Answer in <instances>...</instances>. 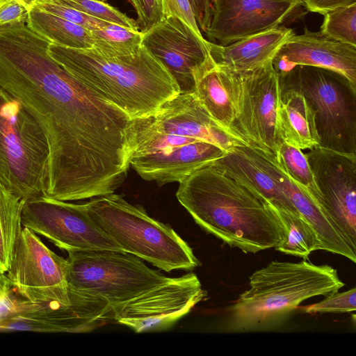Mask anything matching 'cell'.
<instances>
[{
  "label": "cell",
  "mask_w": 356,
  "mask_h": 356,
  "mask_svg": "<svg viewBox=\"0 0 356 356\" xmlns=\"http://www.w3.org/2000/svg\"><path fill=\"white\" fill-rule=\"evenodd\" d=\"M277 73L296 65H309L337 72L356 89V47L326 38L320 32L305 29L293 33L282 45L272 60Z\"/></svg>",
  "instance_id": "obj_18"
},
{
  "label": "cell",
  "mask_w": 356,
  "mask_h": 356,
  "mask_svg": "<svg viewBox=\"0 0 356 356\" xmlns=\"http://www.w3.org/2000/svg\"><path fill=\"white\" fill-rule=\"evenodd\" d=\"M301 6L302 0H215L205 33L209 42L227 45L282 26Z\"/></svg>",
  "instance_id": "obj_16"
},
{
  "label": "cell",
  "mask_w": 356,
  "mask_h": 356,
  "mask_svg": "<svg viewBox=\"0 0 356 356\" xmlns=\"http://www.w3.org/2000/svg\"><path fill=\"white\" fill-rule=\"evenodd\" d=\"M26 24L56 45L79 49L93 47L90 31L35 7L29 10Z\"/></svg>",
  "instance_id": "obj_25"
},
{
  "label": "cell",
  "mask_w": 356,
  "mask_h": 356,
  "mask_svg": "<svg viewBox=\"0 0 356 356\" xmlns=\"http://www.w3.org/2000/svg\"><path fill=\"white\" fill-rule=\"evenodd\" d=\"M248 147L260 167L313 227L321 242V250L339 254L355 263L356 250L350 245L314 200L286 174L275 155L260 148Z\"/></svg>",
  "instance_id": "obj_20"
},
{
  "label": "cell",
  "mask_w": 356,
  "mask_h": 356,
  "mask_svg": "<svg viewBox=\"0 0 356 356\" xmlns=\"http://www.w3.org/2000/svg\"><path fill=\"white\" fill-rule=\"evenodd\" d=\"M344 284L337 269L327 264L272 261L250 276L249 288L229 308V328L273 330L305 300L337 293Z\"/></svg>",
  "instance_id": "obj_4"
},
{
  "label": "cell",
  "mask_w": 356,
  "mask_h": 356,
  "mask_svg": "<svg viewBox=\"0 0 356 356\" xmlns=\"http://www.w3.org/2000/svg\"><path fill=\"white\" fill-rule=\"evenodd\" d=\"M29 9L17 0H6L0 5V24L27 21Z\"/></svg>",
  "instance_id": "obj_36"
},
{
  "label": "cell",
  "mask_w": 356,
  "mask_h": 356,
  "mask_svg": "<svg viewBox=\"0 0 356 356\" xmlns=\"http://www.w3.org/2000/svg\"><path fill=\"white\" fill-rule=\"evenodd\" d=\"M207 296L195 273L169 277L123 305L115 312L114 322L137 333L164 330Z\"/></svg>",
  "instance_id": "obj_15"
},
{
  "label": "cell",
  "mask_w": 356,
  "mask_h": 356,
  "mask_svg": "<svg viewBox=\"0 0 356 356\" xmlns=\"http://www.w3.org/2000/svg\"><path fill=\"white\" fill-rule=\"evenodd\" d=\"M279 83L278 127L282 140L301 150L318 146L314 111L300 91Z\"/></svg>",
  "instance_id": "obj_24"
},
{
  "label": "cell",
  "mask_w": 356,
  "mask_h": 356,
  "mask_svg": "<svg viewBox=\"0 0 356 356\" xmlns=\"http://www.w3.org/2000/svg\"><path fill=\"white\" fill-rule=\"evenodd\" d=\"M305 156L320 194L317 204L356 250V154L318 145Z\"/></svg>",
  "instance_id": "obj_14"
},
{
  "label": "cell",
  "mask_w": 356,
  "mask_h": 356,
  "mask_svg": "<svg viewBox=\"0 0 356 356\" xmlns=\"http://www.w3.org/2000/svg\"><path fill=\"white\" fill-rule=\"evenodd\" d=\"M141 32L142 45L166 68L179 93H193L194 72L209 56V40L174 17L163 18Z\"/></svg>",
  "instance_id": "obj_17"
},
{
  "label": "cell",
  "mask_w": 356,
  "mask_h": 356,
  "mask_svg": "<svg viewBox=\"0 0 356 356\" xmlns=\"http://www.w3.org/2000/svg\"><path fill=\"white\" fill-rule=\"evenodd\" d=\"M0 284H1V282H0Z\"/></svg>",
  "instance_id": "obj_43"
},
{
  "label": "cell",
  "mask_w": 356,
  "mask_h": 356,
  "mask_svg": "<svg viewBox=\"0 0 356 356\" xmlns=\"http://www.w3.org/2000/svg\"><path fill=\"white\" fill-rule=\"evenodd\" d=\"M275 157L286 174L317 203L320 194L305 154L282 142Z\"/></svg>",
  "instance_id": "obj_29"
},
{
  "label": "cell",
  "mask_w": 356,
  "mask_h": 356,
  "mask_svg": "<svg viewBox=\"0 0 356 356\" xmlns=\"http://www.w3.org/2000/svg\"><path fill=\"white\" fill-rule=\"evenodd\" d=\"M137 14L141 31H145L164 17L161 0H130Z\"/></svg>",
  "instance_id": "obj_34"
},
{
  "label": "cell",
  "mask_w": 356,
  "mask_h": 356,
  "mask_svg": "<svg viewBox=\"0 0 356 356\" xmlns=\"http://www.w3.org/2000/svg\"><path fill=\"white\" fill-rule=\"evenodd\" d=\"M248 146L234 147L213 161L212 165L243 185L261 200L278 209L298 212L273 179L257 163Z\"/></svg>",
  "instance_id": "obj_23"
},
{
  "label": "cell",
  "mask_w": 356,
  "mask_h": 356,
  "mask_svg": "<svg viewBox=\"0 0 356 356\" xmlns=\"http://www.w3.org/2000/svg\"><path fill=\"white\" fill-rule=\"evenodd\" d=\"M236 74L239 99L233 131L249 146L275 155L283 142L278 127V73L270 61L253 70Z\"/></svg>",
  "instance_id": "obj_13"
},
{
  "label": "cell",
  "mask_w": 356,
  "mask_h": 356,
  "mask_svg": "<svg viewBox=\"0 0 356 356\" xmlns=\"http://www.w3.org/2000/svg\"><path fill=\"white\" fill-rule=\"evenodd\" d=\"M6 0H0V5L3 2L5 1Z\"/></svg>",
  "instance_id": "obj_40"
},
{
  "label": "cell",
  "mask_w": 356,
  "mask_h": 356,
  "mask_svg": "<svg viewBox=\"0 0 356 356\" xmlns=\"http://www.w3.org/2000/svg\"><path fill=\"white\" fill-rule=\"evenodd\" d=\"M323 15L319 31L321 35L356 47V3L339 7Z\"/></svg>",
  "instance_id": "obj_30"
},
{
  "label": "cell",
  "mask_w": 356,
  "mask_h": 356,
  "mask_svg": "<svg viewBox=\"0 0 356 356\" xmlns=\"http://www.w3.org/2000/svg\"><path fill=\"white\" fill-rule=\"evenodd\" d=\"M163 17H174L188 25L197 35L203 37L188 0H161Z\"/></svg>",
  "instance_id": "obj_35"
},
{
  "label": "cell",
  "mask_w": 356,
  "mask_h": 356,
  "mask_svg": "<svg viewBox=\"0 0 356 356\" xmlns=\"http://www.w3.org/2000/svg\"><path fill=\"white\" fill-rule=\"evenodd\" d=\"M21 223L67 252H124L94 222L84 204L70 203L45 195L31 198L23 204Z\"/></svg>",
  "instance_id": "obj_12"
},
{
  "label": "cell",
  "mask_w": 356,
  "mask_h": 356,
  "mask_svg": "<svg viewBox=\"0 0 356 356\" xmlns=\"http://www.w3.org/2000/svg\"><path fill=\"white\" fill-rule=\"evenodd\" d=\"M33 7L65 19L89 31L102 28L108 24L56 0H37Z\"/></svg>",
  "instance_id": "obj_32"
},
{
  "label": "cell",
  "mask_w": 356,
  "mask_h": 356,
  "mask_svg": "<svg viewBox=\"0 0 356 356\" xmlns=\"http://www.w3.org/2000/svg\"><path fill=\"white\" fill-rule=\"evenodd\" d=\"M49 153L38 122L0 87V183L24 201L45 195Z\"/></svg>",
  "instance_id": "obj_6"
},
{
  "label": "cell",
  "mask_w": 356,
  "mask_h": 356,
  "mask_svg": "<svg viewBox=\"0 0 356 356\" xmlns=\"http://www.w3.org/2000/svg\"><path fill=\"white\" fill-rule=\"evenodd\" d=\"M302 5L312 12L321 15L341 6H346L354 3L356 0H302Z\"/></svg>",
  "instance_id": "obj_38"
},
{
  "label": "cell",
  "mask_w": 356,
  "mask_h": 356,
  "mask_svg": "<svg viewBox=\"0 0 356 356\" xmlns=\"http://www.w3.org/2000/svg\"><path fill=\"white\" fill-rule=\"evenodd\" d=\"M92 50L106 56H122L136 53L142 47V32L108 23L90 31Z\"/></svg>",
  "instance_id": "obj_28"
},
{
  "label": "cell",
  "mask_w": 356,
  "mask_h": 356,
  "mask_svg": "<svg viewBox=\"0 0 356 356\" xmlns=\"http://www.w3.org/2000/svg\"><path fill=\"white\" fill-rule=\"evenodd\" d=\"M68 288L106 300L114 313L169 279L139 257L116 250L68 252Z\"/></svg>",
  "instance_id": "obj_9"
},
{
  "label": "cell",
  "mask_w": 356,
  "mask_h": 356,
  "mask_svg": "<svg viewBox=\"0 0 356 356\" xmlns=\"http://www.w3.org/2000/svg\"><path fill=\"white\" fill-rule=\"evenodd\" d=\"M0 282H1V277H0Z\"/></svg>",
  "instance_id": "obj_42"
},
{
  "label": "cell",
  "mask_w": 356,
  "mask_h": 356,
  "mask_svg": "<svg viewBox=\"0 0 356 356\" xmlns=\"http://www.w3.org/2000/svg\"><path fill=\"white\" fill-rule=\"evenodd\" d=\"M147 117L165 131L211 143L227 152L248 145L241 136L220 126L193 93L178 94Z\"/></svg>",
  "instance_id": "obj_19"
},
{
  "label": "cell",
  "mask_w": 356,
  "mask_h": 356,
  "mask_svg": "<svg viewBox=\"0 0 356 356\" xmlns=\"http://www.w3.org/2000/svg\"><path fill=\"white\" fill-rule=\"evenodd\" d=\"M70 305L34 302L16 294L6 284L0 293V332L86 333L114 322L109 303L69 289Z\"/></svg>",
  "instance_id": "obj_10"
},
{
  "label": "cell",
  "mask_w": 356,
  "mask_h": 356,
  "mask_svg": "<svg viewBox=\"0 0 356 356\" xmlns=\"http://www.w3.org/2000/svg\"><path fill=\"white\" fill-rule=\"evenodd\" d=\"M129 149L130 165L159 186L179 183L227 153L211 143L165 131L147 116L132 119Z\"/></svg>",
  "instance_id": "obj_7"
},
{
  "label": "cell",
  "mask_w": 356,
  "mask_h": 356,
  "mask_svg": "<svg viewBox=\"0 0 356 356\" xmlns=\"http://www.w3.org/2000/svg\"><path fill=\"white\" fill-rule=\"evenodd\" d=\"M67 261L51 250L31 229H20L4 274L13 291L34 302L70 305Z\"/></svg>",
  "instance_id": "obj_11"
},
{
  "label": "cell",
  "mask_w": 356,
  "mask_h": 356,
  "mask_svg": "<svg viewBox=\"0 0 356 356\" xmlns=\"http://www.w3.org/2000/svg\"><path fill=\"white\" fill-rule=\"evenodd\" d=\"M51 43L26 22L0 24V87L44 132L46 195L61 199L95 186L122 165L131 118L57 63Z\"/></svg>",
  "instance_id": "obj_1"
},
{
  "label": "cell",
  "mask_w": 356,
  "mask_h": 356,
  "mask_svg": "<svg viewBox=\"0 0 356 356\" xmlns=\"http://www.w3.org/2000/svg\"><path fill=\"white\" fill-rule=\"evenodd\" d=\"M279 82L300 91L315 113L319 146L356 154V89L342 74L296 65L278 73Z\"/></svg>",
  "instance_id": "obj_8"
},
{
  "label": "cell",
  "mask_w": 356,
  "mask_h": 356,
  "mask_svg": "<svg viewBox=\"0 0 356 356\" xmlns=\"http://www.w3.org/2000/svg\"><path fill=\"white\" fill-rule=\"evenodd\" d=\"M84 206L94 222L124 252L168 273L192 270L201 265L192 248L170 226L122 195L113 193L96 197Z\"/></svg>",
  "instance_id": "obj_5"
},
{
  "label": "cell",
  "mask_w": 356,
  "mask_h": 356,
  "mask_svg": "<svg viewBox=\"0 0 356 356\" xmlns=\"http://www.w3.org/2000/svg\"><path fill=\"white\" fill-rule=\"evenodd\" d=\"M71 6L92 17L106 22L122 26L134 31H139L137 21L128 17L117 8L98 0H56Z\"/></svg>",
  "instance_id": "obj_31"
},
{
  "label": "cell",
  "mask_w": 356,
  "mask_h": 356,
  "mask_svg": "<svg viewBox=\"0 0 356 356\" xmlns=\"http://www.w3.org/2000/svg\"><path fill=\"white\" fill-rule=\"evenodd\" d=\"M193 76V93L200 104L220 126L235 134L232 127L238 107L237 74L218 65L209 54Z\"/></svg>",
  "instance_id": "obj_21"
},
{
  "label": "cell",
  "mask_w": 356,
  "mask_h": 356,
  "mask_svg": "<svg viewBox=\"0 0 356 356\" xmlns=\"http://www.w3.org/2000/svg\"><path fill=\"white\" fill-rule=\"evenodd\" d=\"M200 31L206 32L215 0H188Z\"/></svg>",
  "instance_id": "obj_37"
},
{
  "label": "cell",
  "mask_w": 356,
  "mask_h": 356,
  "mask_svg": "<svg viewBox=\"0 0 356 356\" xmlns=\"http://www.w3.org/2000/svg\"><path fill=\"white\" fill-rule=\"evenodd\" d=\"M24 202L0 183V277L9 268Z\"/></svg>",
  "instance_id": "obj_27"
},
{
  "label": "cell",
  "mask_w": 356,
  "mask_h": 356,
  "mask_svg": "<svg viewBox=\"0 0 356 356\" xmlns=\"http://www.w3.org/2000/svg\"><path fill=\"white\" fill-rule=\"evenodd\" d=\"M24 6H25L29 10L32 8L37 0H17Z\"/></svg>",
  "instance_id": "obj_39"
},
{
  "label": "cell",
  "mask_w": 356,
  "mask_h": 356,
  "mask_svg": "<svg viewBox=\"0 0 356 356\" xmlns=\"http://www.w3.org/2000/svg\"><path fill=\"white\" fill-rule=\"evenodd\" d=\"M293 33V29L281 26L227 45L209 41V54L215 63L234 73L248 72L272 61Z\"/></svg>",
  "instance_id": "obj_22"
},
{
  "label": "cell",
  "mask_w": 356,
  "mask_h": 356,
  "mask_svg": "<svg viewBox=\"0 0 356 356\" xmlns=\"http://www.w3.org/2000/svg\"><path fill=\"white\" fill-rule=\"evenodd\" d=\"M176 197L204 231L245 253L275 248L285 237L271 204L212 163L179 182Z\"/></svg>",
  "instance_id": "obj_2"
},
{
  "label": "cell",
  "mask_w": 356,
  "mask_h": 356,
  "mask_svg": "<svg viewBox=\"0 0 356 356\" xmlns=\"http://www.w3.org/2000/svg\"><path fill=\"white\" fill-rule=\"evenodd\" d=\"M49 51L66 70L132 119L151 115L179 94L171 74L143 45L135 54L113 57L53 43Z\"/></svg>",
  "instance_id": "obj_3"
},
{
  "label": "cell",
  "mask_w": 356,
  "mask_h": 356,
  "mask_svg": "<svg viewBox=\"0 0 356 356\" xmlns=\"http://www.w3.org/2000/svg\"><path fill=\"white\" fill-rule=\"evenodd\" d=\"M101 1H106V0H101Z\"/></svg>",
  "instance_id": "obj_41"
},
{
  "label": "cell",
  "mask_w": 356,
  "mask_h": 356,
  "mask_svg": "<svg viewBox=\"0 0 356 356\" xmlns=\"http://www.w3.org/2000/svg\"><path fill=\"white\" fill-rule=\"evenodd\" d=\"M271 206L285 231V237L275 248L276 250L303 259H307L314 251L321 250L314 229L300 213Z\"/></svg>",
  "instance_id": "obj_26"
},
{
  "label": "cell",
  "mask_w": 356,
  "mask_h": 356,
  "mask_svg": "<svg viewBox=\"0 0 356 356\" xmlns=\"http://www.w3.org/2000/svg\"><path fill=\"white\" fill-rule=\"evenodd\" d=\"M304 312L314 313H350L356 310V289L334 293L323 300L302 307Z\"/></svg>",
  "instance_id": "obj_33"
}]
</instances>
